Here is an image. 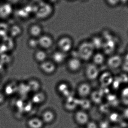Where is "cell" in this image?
Returning <instances> with one entry per match:
<instances>
[{"instance_id":"7","label":"cell","mask_w":128,"mask_h":128,"mask_svg":"<svg viewBox=\"0 0 128 128\" xmlns=\"http://www.w3.org/2000/svg\"><path fill=\"white\" fill-rule=\"evenodd\" d=\"M38 40L39 48L46 51L51 49L54 45V39L48 34H43Z\"/></svg>"},{"instance_id":"12","label":"cell","mask_w":128,"mask_h":128,"mask_svg":"<svg viewBox=\"0 0 128 128\" xmlns=\"http://www.w3.org/2000/svg\"><path fill=\"white\" fill-rule=\"evenodd\" d=\"M64 106L65 109L68 111H72L78 108L79 98H75L74 95L65 98Z\"/></svg>"},{"instance_id":"11","label":"cell","mask_w":128,"mask_h":128,"mask_svg":"<svg viewBox=\"0 0 128 128\" xmlns=\"http://www.w3.org/2000/svg\"><path fill=\"white\" fill-rule=\"evenodd\" d=\"M74 119L76 123L80 125H86L90 121L89 116L86 111L80 110L75 113Z\"/></svg>"},{"instance_id":"24","label":"cell","mask_w":128,"mask_h":128,"mask_svg":"<svg viewBox=\"0 0 128 128\" xmlns=\"http://www.w3.org/2000/svg\"><path fill=\"white\" fill-rule=\"evenodd\" d=\"M80 1L82 2H86L88 1V0H80Z\"/></svg>"},{"instance_id":"19","label":"cell","mask_w":128,"mask_h":128,"mask_svg":"<svg viewBox=\"0 0 128 128\" xmlns=\"http://www.w3.org/2000/svg\"><path fill=\"white\" fill-rule=\"evenodd\" d=\"M92 103L90 99L87 98H79V105L78 107L80 108V110L87 111L90 110L92 106Z\"/></svg>"},{"instance_id":"23","label":"cell","mask_w":128,"mask_h":128,"mask_svg":"<svg viewBox=\"0 0 128 128\" xmlns=\"http://www.w3.org/2000/svg\"><path fill=\"white\" fill-rule=\"evenodd\" d=\"M86 126V128H98V124L93 121H89Z\"/></svg>"},{"instance_id":"17","label":"cell","mask_w":128,"mask_h":128,"mask_svg":"<svg viewBox=\"0 0 128 128\" xmlns=\"http://www.w3.org/2000/svg\"><path fill=\"white\" fill-rule=\"evenodd\" d=\"M41 118L37 117H32L29 119L27 122L29 128H42L44 125Z\"/></svg>"},{"instance_id":"10","label":"cell","mask_w":128,"mask_h":128,"mask_svg":"<svg viewBox=\"0 0 128 128\" xmlns=\"http://www.w3.org/2000/svg\"><path fill=\"white\" fill-rule=\"evenodd\" d=\"M58 92L65 99L72 96L71 90L68 84L65 82H62L59 83L57 86Z\"/></svg>"},{"instance_id":"16","label":"cell","mask_w":128,"mask_h":128,"mask_svg":"<svg viewBox=\"0 0 128 128\" xmlns=\"http://www.w3.org/2000/svg\"><path fill=\"white\" fill-rule=\"evenodd\" d=\"M55 117V114L54 111L52 110H45L42 113L40 118L44 124H50L54 122Z\"/></svg>"},{"instance_id":"13","label":"cell","mask_w":128,"mask_h":128,"mask_svg":"<svg viewBox=\"0 0 128 128\" xmlns=\"http://www.w3.org/2000/svg\"><path fill=\"white\" fill-rule=\"evenodd\" d=\"M28 32L30 37L38 39L44 34L43 29L40 24L34 23L29 26Z\"/></svg>"},{"instance_id":"1","label":"cell","mask_w":128,"mask_h":128,"mask_svg":"<svg viewBox=\"0 0 128 128\" xmlns=\"http://www.w3.org/2000/svg\"><path fill=\"white\" fill-rule=\"evenodd\" d=\"M78 58L83 62H87L92 59L95 50L90 40H84L79 44L76 50Z\"/></svg>"},{"instance_id":"26","label":"cell","mask_w":128,"mask_h":128,"mask_svg":"<svg viewBox=\"0 0 128 128\" xmlns=\"http://www.w3.org/2000/svg\"></svg>"},{"instance_id":"9","label":"cell","mask_w":128,"mask_h":128,"mask_svg":"<svg viewBox=\"0 0 128 128\" xmlns=\"http://www.w3.org/2000/svg\"><path fill=\"white\" fill-rule=\"evenodd\" d=\"M67 54L57 50L54 51L52 55L51 60L57 66L66 63L68 59Z\"/></svg>"},{"instance_id":"25","label":"cell","mask_w":128,"mask_h":128,"mask_svg":"<svg viewBox=\"0 0 128 128\" xmlns=\"http://www.w3.org/2000/svg\"><path fill=\"white\" fill-rule=\"evenodd\" d=\"M67 0L69 1H73L75 0Z\"/></svg>"},{"instance_id":"15","label":"cell","mask_w":128,"mask_h":128,"mask_svg":"<svg viewBox=\"0 0 128 128\" xmlns=\"http://www.w3.org/2000/svg\"><path fill=\"white\" fill-rule=\"evenodd\" d=\"M34 58L35 61L40 64L48 60V54L46 51L39 48L35 50Z\"/></svg>"},{"instance_id":"8","label":"cell","mask_w":128,"mask_h":128,"mask_svg":"<svg viewBox=\"0 0 128 128\" xmlns=\"http://www.w3.org/2000/svg\"><path fill=\"white\" fill-rule=\"evenodd\" d=\"M58 66L51 59H48L39 64V68L40 71L44 74L51 75L54 74L57 70Z\"/></svg>"},{"instance_id":"5","label":"cell","mask_w":128,"mask_h":128,"mask_svg":"<svg viewBox=\"0 0 128 128\" xmlns=\"http://www.w3.org/2000/svg\"><path fill=\"white\" fill-rule=\"evenodd\" d=\"M85 75L87 80L90 81H93L98 79L100 75L98 66L94 64L89 63L85 68L84 71Z\"/></svg>"},{"instance_id":"22","label":"cell","mask_w":128,"mask_h":128,"mask_svg":"<svg viewBox=\"0 0 128 128\" xmlns=\"http://www.w3.org/2000/svg\"><path fill=\"white\" fill-rule=\"evenodd\" d=\"M28 46L30 48L36 50L39 48V44L37 38L30 37L28 40Z\"/></svg>"},{"instance_id":"14","label":"cell","mask_w":128,"mask_h":128,"mask_svg":"<svg viewBox=\"0 0 128 128\" xmlns=\"http://www.w3.org/2000/svg\"><path fill=\"white\" fill-rule=\"evenodd\" d=\"M46 95L45 92L42 90L33 93L32 97V100L34 104L40 105L46 102Z\"/></svg>"},{"instance_id":"6","label":"cell","mask_w":128,"mask_h":128,"mask_svg":"<svg viewBox=\"0 0 128 128\" xmlns=\"http://www.w3.org/2000/svg\"><path fill=\"white\" fill-rule=\"evenodd\" d=\"M92 91V86L87 82H82L77 87L76 93L79 98H89Z\"/></svg>"},{"instance_id":"2","label":"cell","mask_w":128,"mask_h":128,"mask_svg":"<svg viewBox=\"0 0 128 128\" xmlns=\"http://www.w3.org/2000/svg\"><path fill=\"white\" fill-rule=\"evenodd\" d=\"M35 10L37 18L39 20H43L51 16L53 12V8L51 4L42 2L36 5Z\"/></svg>"},{"instance_id":"3","label":"cell","mask_w":128,"mask_h":128,"mask_svg":"<svg viewBox=\"0 0 128 128\" xmlns=\"http://www.w3.org/2000/svg\"><path fill=\"white\" fill-rule=\"evenodd\" d=\"M74 46L73 39L68 35L62 36L57 41L58 50L67 54H69L73 50Z\"/></svg>"},{"instance_id":"4","label":"cell","mask_w":128,"mask_h":128,"mask_svg":"<svg viewBox=\"0 0 128 128\" xmlns=\"http://www.w3.org/2000/svg\"><path fill=\"white\" fill-rule=\"evenodd\" d=\"M66 63L67 69L71 73L79 72L82 66L83 62L78 57L70 56Z\"/></svg>"},{"instance_id":"21","label":"cell","mask_w":128,"mask_h":128,"mask_svg":"<svg viewBox=\"0 0 128 128\" xmlns=\"http://www.w3.org/2000/svg\"><path fill=\"white\" fill-rule=\"evenodd\" d=\"M95 50H98L101 46L100 38L98 36L94 35L89 40Z\"/></svg>"},{"instance_id":"18","label":"cell","mask_w":128,"mask_h":128,"mask_svg":"<svg viewBox=\"0 0 128 128\" xmlns=\"http://www.w3.org/2000/svg\"><path fill=\"white\" fill-rule=\"evenodd\" d=\"M29 89L33 93L41 90L42 85L40 80L35 78L30 79L28 84Z\"/></svg>"},{"instance_id":"20","label":"cell","mask_w":128,"mask_h":128,"mask_svg":"<svg viewBox=\"0 0 128 128\" xmlns=\"http://www.w3.org/2000/svg\"><path fill=\"white\" fill-rule=\"evenodd\" d=\"M104 57L102 53L99 52H95L92 58V63L98 66L104 63Z\"/></svg>"}]
</instances>
